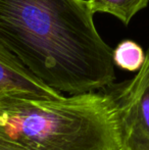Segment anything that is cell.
I'll return each mask as SVG.
<instances>
[{
  "label": "cell",
  "mask_w": 149,
  "mask_h": 150,
  "mask_svg": "<svg viewBox=\"0 0 149 150\" xmlns=\"http://www.w3.org/2000/svg\"><path fill=\"white\" fill-rule=\"evenodd\" d=\"M87 0H0V45L42 84L60 94L114 85L112 48Z\"/></svg>",
  "instance_id": "obj_1"
},
{
  "label": "cell",
  "mask_w": 149,
  "mask_h": 150,
  "mask_svg": "<svg viewBox=\"0 0 149 150\" xmlns=\"http://www.w3.org/2000/svg\"><path fill=\"white\" fill-rule=\"evenodd\" d=\"M0 128L27 150L125 148L107 89L59 98L0 94Z\"/></svg>",
  "instance_id": "obj_2"
},
{
  "label": "cell",
  "mask_w": 149,
  "mask_h": 150,
  "mask_svg": "<svg viewBox=\"0 0 149 150\" xmlns=\"http://www.w3.org/2000/svg\"><path fill=\"white\" fill-rule=\"evenodd\" d=\"M107 90L117 103L124 147L149 150V48L135 77Z\"/></svg>",
  "instance_id": "obj_3"
},
{
  "label": "cell",
  "mask_w": 149,
  "mask_h": 150,
  "mask_svg": "<svg viewBox=\"0 0 149 150\" xmlns=\"http://www.w3.org/2000/svg\"><path fill=\"white\" fill-rule=\"evenodd\" d=\"M0 94L27 95L39 98H59L60 93L37 80L16 57L0 45Z\"/></svg>",
  "instance_id": "obj_4"
},
{
  "label": "cell",
  "mask_w": 149,
  "mask_h": 150,
  "mask_svg": "<svg viewBox=\"0 0 149 150\" xmlns=\"http://www.w3.org/2000/svg\"><path fill=\"white\" fill-rule=\"evenodd\" d=\"M92 13L104 12L119 18L125 25L148 5L149 0H87Z\"/></svg>",
  "instance_id": "obj_5"
},
{
  "label": "cell",
  "mask_w": 149,
  "mask_h": 150,
  "mask_svg": "<svg viewBox=\"0 0 149 150\" xmlns=\"http://www.w3.org/2000/svg\"><path fill=\"white\" fill-rule=\"evenodd\" d=\"M145 60L142 47L132 40H124L112 50L114 67L127 71H138Z\"/></svg>",
  "instance_id": "obj_6"
},
{
  "label": "cell",
  "mask_w": 149,
  "mask_h": 150,
  "mask_svg": "<svg viewBox=\"0 0 149 150\" xmlns=\"http://www.w3.org/2000/svg\"><path fill=\"white\" fill-rule=\"evenodd\" d=\"M123 150H129V149H126V148H124Z\"/></svg>",
  "instance_id": "obj_7"
}]
</instances>
